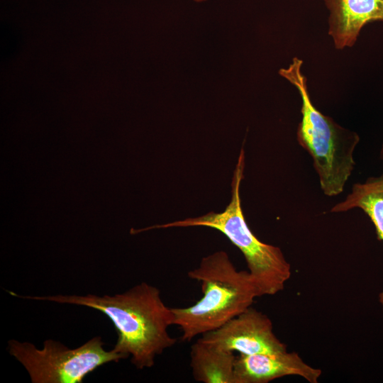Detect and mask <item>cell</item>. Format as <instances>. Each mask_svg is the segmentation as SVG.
Listing matches in <instances>:
<instances>
[{
  "label": "cell",
  "mask_w": 383,
  "mask_h": 383,
  "mask_svg": "<svg viewBox=\"0 0 383 383\" xmlns=\"http://www.w3.org/2000/svg\"><path fill=\"white\" fill-rule=\"evenodd\" d=\"M10 294L25 299L84 306L103 313L111 321L118 335L113 349L131 357V363L139 370L152 367L155 357L177 343L168 333V328L174 325L172 308L164 303L159 289L146 282L113 296Z\"/></svg>",
  "instance_id": "1"
},
{
  "label": "cell",
  "mask_w": 383,
  "mask_h": 383,
  "mask_svg": "<svg viewBox=\"0 0 383 383\" xmlns=\"http://www.w3.org/2000/svg\"><path fill=\"white\" fill-rule=\"evenodd\" d=\"M187 275L200 284L203 295L192 306L172 308L185 342L221 327L260 296L250 272L238 270L223 250L204 257Z\"/></svg>",
  "instance_id": "2"
},
{
  "label": "cell",
  "mask_w": 383,
  "mask_h": 383,
  "mask_svg": "<svg viewBox=\"0 0 383 383\" xmlns=\"http://www.w3.org/2000/svg\"><path fill=\"white\" fill-rule=\"evenodd\" d=\"M302 64V60L295 57L288 67L279 70V74L299 91L302 116L297 128V140L313 159L323 194L333 196L343 192L352 174L355 165L353 152L360 137L314 106L306 77L301 72Z\"/></svg>",
  "instance_id": "3"
},
{
  "label": "cell",
  "mask_w": 383,
  "mask_h": 383,
  "mask_svg": "<svg viewBox=\"0 0 383 383\" xmlns=\"http://www.w3.org/2000/svg\"><path fill=\"white\" fill-rule=\"evenodd\" d=\"M244 168L245 152L242 148L232 178L231 199L223 211H211L198 217L140 229L131 228V233L172 227L204 226L216 229L243 253L260 296H272L282 292L291 277V265L279 247L260 240L245 221L240 196Z\"/></svg>",
  "instance_id": "4"
},
{
  "label": "cell",
  "mask_w": 383,
  "mask_h": 383,
  "mask_svg": "<svg viewBox=\"0 0 383 383\" xmlns=\"http://www.w3.org/2000/svg\"><path fill=\"white\" fill-rule=\"evenodd\" d=\"M103 345L101 338L96 336L74 349L52 339L45 340L42 349L29 342L10 340L7 348L26 370L32 383H82L101 365L126 358Z\"/></svg>",
  "instance_id": "5"
},
{
  "label": "cell",
  "mask_w": 383,
  "mask_h": 383,
  "mask_svg": "<svg viewBox=\"0 0 383 383\" xmlns=\"http://www.w3.org/2000/svg\"><path fill=\"white\" fill-rule=\"evenodd\" d=\"M199 339L223 350L248 355L287 351L274 334L270 318L252 306Z\"/></svg>",
  "instance_id": "6"
},
{
  "label": "cell",
  "mask_w": 383,
  "mask_h": 383,
  "mask_svg": "<svg viewBox=\"0 0 383 383\" xmlns=\"http://www.w3.org/2000/svg\"><path fill=\"white\" fill-rule=\"evenodd\" d=\"M290 375L318 383L321 370L306 363L295 352L239 354L235 360L234 383H267Z\"/></svg>",
  "instance_id": "7"
},
{
  "label": "cell",
  "mask_w": 383,
  "mask_h": 383,
  "mask_svg": "<svg viewBox=\"0 0 383 383\" xmlns=\"http://www.w3.org/2000/svg\"><path fill=\"white\" fill-rule=\"evenodd\" d=\"M329 11L328 34L336 49L352 47L367 23L383 21V0H324Z\"/></svg>",
  "instance_id": "8"
},
{
  "label": "cell",
  "mask_w": 383,
  "mask_h": 383,
  "mask_svg": "<svg viewBox=\"0 0 383 383\" xmlns=\"http://www.w3.org/2000/svg\"><path fill=\"white\" fill-rule=\"evenodd\" d=\"M194 379L202 383H234V353L223 350L198 339L190 348Z\"/></svg>",
  "instance_id": "9"
},
{
  "label": "cell",
  "mask_w": 383,
  "mask_h": 383,
  "mask_svg": "<svg viewBox=\"0 0 383 383\" xmlns=\"http://www.w3.org/2000/svg\"><path fill=\"white\" fill-rule=\"evenodd\" d=\"M361 209L373 223L377 239L383 241V174L369 177L364 183L354 184L345 199L333 206L331 212ZM383 308V292L379 295Z\"/></svg>",
  "instance_id": "10"
},
{
  "label": "cell",
  "mask_w": 383,
  "mask_h": 383,
  "mask_svg": "<svg viewBox=\"0 0 383 383\" xmlns=\"http://www.w3.org/2000/svg\"><path fill=\"white\" fill-rule=\"evenodd\" d=\"M379 157H380V159L383 160V145L380 150Z\"/></svg>",
  "instance_id": "11"
},
{
  "label": "cell",
  "mask_w": 383,
  "mask_h": 383,
  "mask_svg": "<svg viewBox=\"0 0 383 383\" xmlns=\"http://www.w3.org/2000/svg\"><path fill=\"white\" fill-rule=\"evenodd\" d=\"M194 1H195L196 2H202V1H205L206 0H194Z\"/></svg>",
  "instance_id": "12"
}]
</instances>
